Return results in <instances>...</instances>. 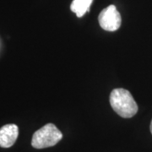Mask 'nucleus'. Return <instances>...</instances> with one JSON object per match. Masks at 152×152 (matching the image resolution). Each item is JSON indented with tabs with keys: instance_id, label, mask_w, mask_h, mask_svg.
I'll use <instances>...</instances> for the list:
<instances>
[{
	"instance_id": "obj_1",
	"label": "nucleus",
	"mask_w": 152,
	"mask_h": 152,
	"mask_svg": "<svg viewBox=\"0 0 152 152\" xmlns=\"http://www.w3.org/2000/svg\"><path fill=\"white\" fill-rule=\"evenodd\" d=\"M110 103L114 111L124 118L134 117L138 112V105L133 96L125 89H114L110 95Z\"/></svg>"
},
{
	"instance_id": "obj_6",
	"label": "nucleus",
	"mask_w": 152,
	"mask_h": 152,
	"mask_svg": "<svg viewBox=\"0 0 152 152\" xmlns=\"http://www.w3.org/2000/svg\"><path fill=\"white\" fill-rule=\"evenodd\" d=\"M151 134H152V120H151Z\"/></svg>"
},
{
	"instance_id": "obj_3",
	"label": "nucleus",
	"mask_w": 152,
	"mask_h": 152,
	"mask_svg": "<svg viewBox=\"0 0 152 152\" xmlns=\"http://www.w3.org/2000/svg\"><path fill=\"white\" fill-rule=\"evenodd\" d=\"M98 21L105 31H115L121 26L122 18L115 5H109L102 10L98 16Z\"/></svg>"
},
{
	"instance_id": "obj_2",
	"label": "nucleus",
	"mask_w": 152,
	"mask_h": 152,
	"mask_svg": "<svg viewBox=\"0 0 152 152\" xmlns=\"http://www.w3.org/2000/svg\"><path fill=\"white\" fill-rule=\"evenodd\" d=\"M62 132L53 124H48L34 133L31 145L36 149L52 147L62 140Z\"/></svg>"
},
{
	"instance_id": "obj_4",
	"label": "nucleus",
	"mask_w": 152,
	"mask_h": 152,
	"mask_svg": "<svg viewBox=\"0 0 152 152\" xmlns=\"http://www.w3.org/2000/svg\"><path fill=\"white\" fill-rule=\"evenodd\" d=\"M19 129L15 124H6L0 128V147L10 148L16 141Z\"/></svg>"
},
{
	"instance_id": "obj_5",
	"label": "nucleus",
	"mask_w": 152,
	"mask_h": 152,
	"mask_svg": "<svg viewBox=\"0 0 152 152\" xmlns=\"http://www.w3.org/2000/svg\"><path fill=\"white\" fill-rule=\"evenodd\" d=\"M92 2L93 0H73L70 10L78 17H82L87 11H89Z\"/></svg>"
}]
</instances>
